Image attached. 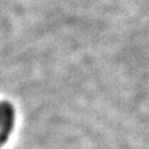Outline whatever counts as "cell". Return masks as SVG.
Wrapping results in <instances>:
<instances>
[{"instance_id":"6da1fadb","label":"cell","mask_w":149,"mask_h":149,"mask_svg":"<svg viewBox=\"0 0 149 149\" xmlns=\"http://www.w3.org/2000/svg\"><path fill=\"white\" fill-rule=\"evenodd\" d=\"M15 122L14 107L6 101L0 102V148L10 139Z\"/></svg>"}]
</instances>
